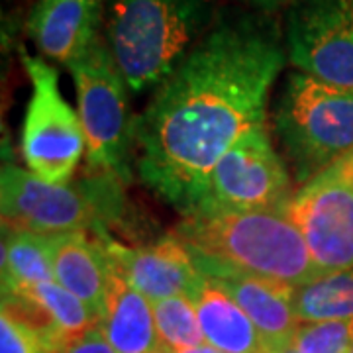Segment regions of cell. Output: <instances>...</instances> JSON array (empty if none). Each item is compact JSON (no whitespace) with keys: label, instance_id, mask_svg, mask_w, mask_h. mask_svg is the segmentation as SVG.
I'll list each match as a JSON object with an SVG mask.
<instances>
[{"label":"cell","instance_id":"obj_1","mask_svg":"<svg viewBox=\"0 0 353 353\" xmlns=\"http://www.w3.org/2000/svg\"><path fill=\"white\" fill-rule=\"evenodd\" d=\"M285 63V41L265 16L212 22L136 120L139 179L183 218L196 214L216 163L265 126Z\"/></svg>","mask_w":353,"mask_h":353},{"label":"cell","instance_id":"obj_27","mask_svg":"<svg viewBox=\"0 0 353 353\" xmlns=\"http://www.w3.org/2000/svg\"><path fill=\"white\" fill-rule=\"evenodd\" d=\"M350 353H353V347H352V350H350Z\"/></svg>","mask_w":353,"mask_h":353},{"label":"cell","instance_id":"obj_16","mask_svg":"<svg viewBox=\"0 0 353 353\" xmlns=\"http://www.w3.org/2000/svg\"><path fill=\"white\" fill-rule=\"evenodd\" d=\"M190 301L196 308L206 343L224 353H269L250 316L204 273L190 294Z\"/></svg>","mask_w":353,"mask_h":353},{"label":"cell","instance_id":"obj_21","mask_svg":"<svg viewBox=\"0 0 353 353\" xmlns=\"http://www.w3.org/2000/svg\"><path fill=\"white\" fill-rule=\"evenodd\" d=\"M290 343L299 353H350L353 320L301 324Z\"/></svg>","mask_w":353,"mask_h":353},{"label":"cell","instance_id":"obj_26","mask_svg":"<svg viewBox=\"0 0 353 353\" xmlns=\"http://www.w3.org/2000/svg\"><path fill=\"white\" fill-rule=\"evenodd\" d=\"M271 353H299V352L292 347V343H289V345H285V347H281V350H277V352H271Z\"/></svg>","mask_w":353,"mask_h":353},{"label":"cell","instance_id":"obj_6","mask_svg":"<svg viewBox=\"0 0 353 353\" xmlns=\"http://www.w3.org/2000/svg\"><path fill=\"white\" fill-rule=\"evenodd\" d=\"M77 90V112L87 141L90 169L130 181V152L136 139V120L128 114V85L106 38H99L87 53L69 65Z\"/></svg>","mask_w":353,"mask_h":353},{"label":"cell","instance_id":"obj_11","mask_svg":"<svg viewBox=\"0 0 353 353\" xmlns=\"http://www.w3.org/2000/svg\"><path fill=\"white\" fill-rule=\"evenodd\" d=\"M104 243L114 271L152 303L171 296L190 299L201 281L192 255L175 236L139 248H128L110 238H104Z\"/></svg>","mask_w":353,"mask_h":353},{"label":"cell","instance_id":"obj_25","mask_svg":"<svg viewBox=\"0 0 353 353\" xmlns=\"http://www.w3.org/2000/svg\"><path fill=\"white\" fill-rule=\"evenodd\" d=\"M176 353H224V352L216 350L214 345H210V343H202V345H199V347H190V350H183V352H176Z\"/></svg>","mask_w":353,"mask_h":353},{"label":"cell","instance_id":"obj_4","mask_svg":"<svg viewBox=\"0 0 353 353\" xmlns=\"http://www.w3.org/2000/svg\"><path fill=\"white\" fill-rule=\"evenodd\" d=\"M273 132L303 187L353 152V88L292 71L275 102Z\"/></svg>","mask_w":353,"mask_h":353},{"label":"cell","instance_id":"obj_3","mask_svg":"<svg viewBox=\"0 0 353 353\" xmlns=\"http://www.w3.org/2000/svg\"><path fill=\"white\" fill-rule=\"evenodd\" d=\"M210 22V0H104L106 43L134 92L159 87Z\"/></svg>","mask_w":353,"mask_h":353},{"label":"cell","instance_id":"obj_15","mask_svg":"<svg viewBox=\"0 0 353 353\" xmlns=\"http://www.w3.org/2000/svg\"><path fill=\"white\" fill-rule=\"evenodd\" d=\"M99 326L116 353H165L153 303L116 271Z\"/></svg>","mask_w":353,"mask_h":353},{"label":"cell","instance_id":"obj_24","mask_svg":"<svg viewBox=\"0 0 353 353\" xmlns=\"http://www.w3.org/2000/svg\"><path fill=\"white\" fill-rule=\"evenodd\" d=\"M245 2L261 16H271V14L283 12V10L287 12L296 0H245Z\"/></svg>","mask_w":353,"mask_h":353},{"label":"cell","instance_id":"obj_22","mask_svg":"<svg viewBox=\"0 0 353 353\" xmlns=\"http://www.w3.org/2000/svg\"><path fill=\"white\" fill-rule=\"evenodd\" d=\"M48 336L2 306L0 312V353H63Z\"/></svg>","mask_w":353,"mask_h":353},{"label":"cell","instance_id":"obj_9","mask_svg":"<svg viewBox=\"0 0 353 353\" xmlns=\"http://www.w3.org/2000/svg\"><path fill=\"white\" fill-rule=\"evenodd\" d=\"M285 212L320 275L353 269V152L303 185Z\"/></svg>","mask_w":353,"mask_h":353},{"label":"cell","instance_id":"obj_18","mask_svg":"<svg viewBox=\"0 0 353 353\" xmlns=\"http://www.w3.org/2000/svg\"><path fill=\"white\" fill-rule=\"evenodd\" d=\"M290 301L301 324L353 320V269L318 275L292 287Z\"/></svg>","mask_w":353,"mask_h":353},{"label":"cell","instance_id":"obj_19","mask_svg":"<svg viewBox=\"0 0 353 353\" xmlns=\"http://www.w3.org/2000/svg\"><path fill=\"white\" fill-rule=\"evenodd\" d=\"M22 303L30 304L43 316L55 330V334L69 345L71 341L87 334L88 330L99 326V314L77 299L73 292L63 289L57 281L43 283L36 289L28 290L22 296H12Z\"/></svg>","mask_w":353,"mask_h":353},{"label":"cell","instance_id":"obj_13","mask_svg":"<svg viewBox=\"0 0 353 353\" xmlns=\"http://www.w3.org/2000/svg\"><path fill=\"white\" fill-rule=\"evenodd\" d=\"M196 265V263H194ZM199 271L226 290L245 314L269 347V353L289 345L301 326L294 314L290 292L292 287L275 281L252 277L212 265H196Z\"/></svg>","mask_w":353,"mask_h":353},{"label":"cell","instance_id":"obj_5","mask_svg":"<svg viewBox=\"0 0 353 353\" xmlns=\"http://www.w3.org/2000/svg\"><path fill=\"white\" fill-rule=\"evenodd\" d=\"M118 185L110 175L53 185L22 169L4 165L0 176V204L4 228L38 236H59L102 228L118 214Z\"/></svg>","mask_w":353,"mask_h":353},{"label":"cell","instance_id":"obj_14","mask_svg":"<svg viewBox=\"0 0 353 353\" xmlns=\"http://www.w3.org/2000/svg\"><path fill=\"white\" fill-rule=\"evenodd\" d=\"M48 243L55 281L102 318L114 275L104 238L71 232L50 236Z\"/></svg>","mask_w":353,"mask_h":353},{"label":"cell","instance_id":"obj_2","mask_svg":"<svg viewBox=\"0 0 353 353\" xmlns=\"http://www.w3.org/2000/svg\"><path fill=\"white\" fill-rule=\"evenodd\" d=\"M196 265L299 287L320 273L303 234L285 210H248L183 218L173 232Z\"/></svg>","mask_w":353,"mask_h":353},{"label":"cell","instance_id":"obj_17","mask_svg":"<svg viewBox=\"0 0 353 353\" xmlns=\"http://www.w3.org/2000/svg\"><path fill=\"white\" fill-rule=\"evenodd\" d=\"M2 234V296H22L55 281L46 236L12 228H4Z\"/></svg>","mask_w":353,"mask_h":353},{"label":"cell","instance_id":"obj_12","mask_svg":"<svg viewBox=\"0 0 353 353\" xmlns=\"http://www.w3.org/2000/svg\"><path fill=\"white\" fill-rule=\"evenodd\" d=\"M102 22L104 0H38L28 34L48 59L69 67L101 38Z\"/></svg>","mask_w":353,"mask_h":353},{"label":"cell","instance_id":"obj_20","mask_svg":"<svg viewBox=\"0 0 353 353\" xmlns=\"http://www.w3.org/2000/svg\"><path fill=\"white\" fill-rule=\"evenodd\" d=\"M157 334L165 353H176L206 343L196 308L189 296H171L153 303Z\"/></svg>","mask_w":353,"mask_h":353},{"label":"cell","instance_id":"obj_7","mask_svg":"<svg viewBox=\"0 0 353 353\" xmlns=\"http://www.w3.org/2000/svg\"><path fill=\"white\" fill-rule=\"evenodd\" d=\"M22 63L32 94L22 124V157L30 173L53 185H67L87 150L79 112L65 101L59 87V73L22 51Z\"/></svg>","mask_w":353,"mask_h":353},{"label":"cell","instance_id":"obj_10","mask_svg":"<svg viewBox=\"0 0 353 353\" xmlns=\"http://www.w3.org/2000/svg\"><path fill=\"white\" fill-rule=\"evenodd\" d=\"M283 41L296 71L353 88V0H296Z\"/></svg>","mask_w":353,"mask_h":353},{"label":"cell","instance_id":"obj_8","mask_svg":"<svg viewBox=\"0 0 353 353\" xmlns=\"http://www.w3.org/2000/svg\"><path fill=\"white\" fill-rule=\"evenodd\" d=\"M292 194L289 169L275 152L267 126H259L216 163L194 216L285 210Z\"/></svg>","mask_w":353,"mask_h":353},{"label":"cell","instance_id":"obj_23","mask_svg":"<svg viewBox=\"0 0 353 353\" xmlns=\"http://www.w3.org/2000/svg\"><path fill=\"white\" fill-rule=\"evenodd\" d=\"M63 353H116V350L110 345V341L106 340L101 326H94L81 338L71 341Z\"/></svg>","mask_w":353,"mask_h":353}]
</instances>
